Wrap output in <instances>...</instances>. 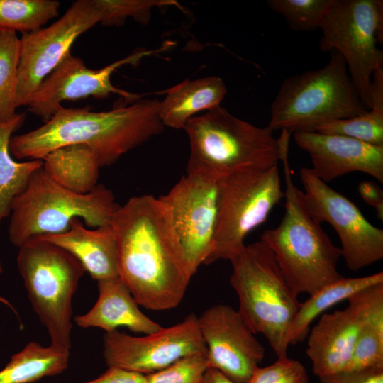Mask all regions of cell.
Wrapping results in <instances>:
<instances>
[{
  "mask_svg": "<svg viewBox=\"0 0 383 383\" xmlns=\"http://www.w3.org/2000/svg\"><path fill=\"white\" fill-rule=\"evenodd\" d=\"M84 383H146L145 375L116 367L109 369L99 377Z\"/></svg>",
  "mask_w": 383,
  "mask_h": 383,
  "instance_id": "cell-35",
  "label": "cell"
},
{
  "mask_svg": "<svg viewBox=\"0 0 383 383\" xmlns=\"http://www.w3.org/2000/svg\"><path fill=\"white\" fill-rule=\"evenodd\" d=\"M220 177L203 170L187 172L160 199L167 208L192 276L210 255L220 207Z\"/></svg>",
  "mask_w": 383,
  "mask_h": 383,
  "instance_id": "cell-12",
  "label": "cell"
},
{
  "mask_svg": "<svg viewBox=\"0 0 383 383\" xmlns=\"http://www.w3.org/2000/svg\"><path fill=\"white\" fill-rule=\"evenodd\" d=\"M382 283V271L360 277H342L310 295L301 302L290 324L286 338L288 346L306 338L311 323L328 309L368 287Z\"/></svg>",
  "mask_w": 383,
  "mask_h": 383,
  "instance_id": "cell-22",
  "label": "cell"
},
{
  "mask_svg": "<svg viewBox=\"0 0 383 383\" xmlns=\"http://www.w3.org/2000/svg\"><path fill=\"white\" fill-rule=\"evenodd\" d=\"M162 50H141L99 70L88 68L81 58L70 52L40 84L28 105L29 111L45 123L65 101L89 96L104 99L113 94L123 98L126 104H133L143 95L113 86L111 80L112 74L123 65H137L145 57Z\"/></svg>",
  "mask_w": 383,
  "mask_h": 383,
  "instance_id": "cell-15",
  "label": "cell"
},
{
  "mask_svg": "<svg viewBox=\"0 0 383 383\" xmlns=\"http://www.w3.org/2000/svg\"><path fill=\"white\" fill-rule=\"evenodd\" d=\"M313 131L343 135L374 145H383V110L372 108L351 118L316 126Z\"/></svg>",
  "mask_w": 383,
  "mask_h": 383,
  "instance_id": "cell-29",
  "label": "cell"
},
{
  "mask_svg": "<svg viewBox=\"0 0 383 383\" xmlns=\"http://www.w3.org/2000/svg\"><path fill=\"white\" fill-rule=\"evenodd\" d=\"M321 383H383V364L319 377Z\"/></svg>",
  "mask_w": 383,
  "mask_h": 383,
  "instance_id": "cell-34",
  "label": "cell"
},
{
  "mask_svg": "<svg viewBox=\"0 0 383 383\" xmlns=\"http://www.w3.org/2000/svg\"><path fill=\"white\" fill-rule=\"evenodd\" d=\"M357 190L362 199L374 207L380 220L383 219V191L380 187L372 181H362Z\"/></svg>",
  "mask_w": 383,
  "mask_h": 383,
  "instance_id": "cell-36",
  "label": "cell"
},
{
  "mask_svg": "<svg viewBox=\"0 0 383 383\" xmlns=\"http://www.w3.org/2000/svg\"><path fill=\"white\" fill-rule=\"evenodd\" d=\"M0 302L5 304L7 306H9L18 316V313L16 311L14 307L9 303V301L8 300H6V299L3 298L1 296H0Z\"/></svg>",
  "mask_w": 383,
  "mask_h": 383,
  "instance_id": "cell-39",
  "label": "cell"
},
{
  "mask_svg": "<svg viewBox=\"0 0 383 383\" xmlns=\"http://www.w3.org/2000/svg\"><path fill=\"white\" fill-rule=\"evenodd\" d=\"M248 383H309V378L304 365L287 355L257 368Z\"/></svg>",
  "mask_w": 383,
  "mask_h": 383,
  "instance_id": "cell-33",
  "label": "cell"
},
{
  "mask_svg": "<svg viewBox=\"0 0 383 383\" xmlns=\"http://www.w3.org/2000/svg\"><path fill=\"white\" fill-rule=\"evenodd\" d=\"M202 383H236L218 370L214 368H208L205 372Z\"/></svg>",
  "mask_w": 383,
  "mask_h": 383,
  "instance_id": "cell-38",
  "label": "cell"
},
{
  "mask_svg": "<svg viewBox=\"0 0 383 383\" xmlns=\"http://www.w3.org/2000/svg\"><path fill=\"white\" fill-rule=\"evenodd\" d=\"M43 168L57 184L77 194H87L99 184L101 166L91 149L85 145L55 150L43 159Z\"/></svg>",
  "mask_w": 383,
  "mask_h": 383,
  "instance_id": "cell-23",
  "label": "cell"
},
{
  "mask_svg": "<svg viewBox=\"0 0 383 383\" xmlns=\"http://www.w3.org/2000/svg\"><path fill=\"white\" fill-rule=\"evenodd\" d=\"M206 355L184 356L161 370L146 374V383H202L208 369Z\"/></svg>",
  "mask_w": 383,
  "mask_h": 383,
  "instance_id": "cell-32",
  "label": "cell"
},
{
  "mask_svg": "<svg viewBox=\"0 0 383 383\" xmlns=\"http://www.w3.org/2000/svg\"><path fill=\"white\" fill-rule=\"evenodd\" d=\"M290 135L282 131L278 137L286 185L284 213L278 226L265 230L260 240L272 252L294 292L310 296L343 277L337 267L342 254L321 223L309 215L301 190L293 183L289 162Z\"/></svg>",
  "mask_w": 383,
  "mask_h": 383,
  "instance_id": "cell-3",
  "label": "cell"
},
{
  "mask_svg": "<svg viewBox=\"0 0 383 383\" xmlns=\"http://www.w3.org/2000/svg\"><path fill=\"white\" fill-rule=\"evenodd\" d=\"M383 298V283L348 299V305L324 313L308 333L306 353L318 378L347 371L360 328L374 304Z\"/></svg>",
  "mask_w": 383,
  "mask_h": 383,
  "instance_id": "cell-17",
  "label": "cell"
},
{
  "mask_svg": "<svg viewBox=\"0 0 383 383\" xmlns=\"http://www.w3.org/2000/svg\"><path fill=\"white\" fill-rule=\"evenodd\" d=\"M25 114L0 122V225L10 216L14 199L26 189L32 174L43 167V160L16 162L9 150L12 134L23 123Z\"/></svg>",
  "mask_w": 383,
  "mask_h": 383,
  "instance_id": "cell-24",
  "label": "cell"
},
{
  "mask_svg": "<svg viewBox=\"0 0 383 383\" xmlns=\"http://www.w3.org/2000/svg\"><path fill=\"white\" fill-rule=\"evenodd\" d=\"M2 272H3V267H2L1 263L0 262V274H1Z\"/></svg>",
  "mask_w": 383,
  "mask_h": 383,
  "instance_id": "cell-40",
  "label": "cell"
},
{
  "mask_svg": "<svg viewBox=\"0 0 383 383\" xmlns=\"http://www.w3.org/2000/svg\"><path fill=\"white\" fill-rule=\"evenodd\" d=\"M119 207L113 192L104 185L77 194L57 184L41 167L13 201L9 239L19 248L33 237L66 231L74 218L82 219L93 228L111 226Z\"/></svg>",
  "mask_w": 383,
  "mask_h": 383,
  "instance_id": "cell-5",
  "label": "cell"
},
{
  "mask_svg": "<svg viewBox=\"0 0 383 383\" xmlns=\"http://www.w3.org/2000/svg\"><path fill=\"white\" fill-rule=\"evenodd\" d=\"M104 357L109 367L144 375L164 369L177 360L193 354L207 355L198 317L184 319L152 333L136 337L115 330L104 335Z\"/></svg>",
  "mask_w": 383,
  "mask_h": 383,
  "instance_id": "cell-14",
  "label": "cell"
},
{
  "mask_svg": "<svg viewBox=\"0 0 383 383\" xmlns=\"http://www.w3.org/2000/svg\"><path fill=\"white\" fill-rule=\"evenodd\" d=\"M39 237L72 255L93 279L118 277L117 244L111 226L89 229L74 218L66 231Z\"/></svg>",
  "mask_w": 383,
  "mask_h": 383,
  "instance_id": "cell-20",
  "label": "cell"
},
{
  "mask_svg": "<svg viewBox=\"0 0 383 383\" xmlns=\"http://www.w3.org/2000/svg\"><path fill=\"white\" fill-rule=\"evenodd\" d=\"M184 129L190 147L187 172L203 170L222 177L268 168L280 159L273 131L243 121L221 106L193 116Z\"/></svg>",
  "mask_w": 383,
  "mask_h": 383,
  "instance_id": "cell-6",
  "label": "cell"
},
{
  "mask_svg": "<svg viewBox=\"0 0 383 383\" xmlns=\"http://www.w3.org/2000/svg\"><path fill=\"white\" fill-rule=\"evenodd\" d=\"M57 0H0V30L35 32L59 14Z\"/></svg>",
  "mask_w": 383,
  "mask_h": 383,
  "instance_id": "cell-26",
  "label": "cell"
},
{
  "mask_svg": "<svg viewBox=\"0 0 383 383\" xmlns=\"http://www.w3.org/2000/svg\"><path fill=\"white\" fill-rule=\"evenodd\" d=\"M293 137L309 155L313 173L324 182L360 172L383 183V145L316 131L295 132Z\"/></svg>",
  "mask_w": 383,
  "mask_h": 383,
  "instance_id": "cell-18",
  "label": "cell"
},
{
  "mask_svg": "<svg viewBox=\"0 0 383 383\" xmlns=\"http://www.w3.org/2000/svg\"><path fill=\"white\" fill-rule=\"evenodd\" d=\"M162 93L166 96L160 101L158 110L162 124L165 127L184 129L196 113L221 106L227 88L221 77L211 76L186 79Z\"/></svg>",
  "mask_w": 383,
  "mask_h": 383,
  "instance_id": "cell-21",
  "label": "cell"
},
{
  "mask_svg": "<svg viewBox=\"0 0 383 383\" xmlns=\"http://www.w3.org/2000/svg\"><path fill=\"white\" fill-rule=\"evenodd\" d=\"M303 204L309 215L327 222L339 238L346 267L357 272L383 258V230L374 226L346 196L320 179L309 167L299 170Z\"/></svg>",
  "mask_w": 383,
  "mask_h": 383,
  "instance_id": "cell-11",
  "label": "cell"
},
{
  "mask_svg": "<svg viewBox=\"0 0 383 383\" xmlns=\"http://www.w3.org/2000/svg\"><path fill=\"white\" fill-rule=\"evenodd\" d=\"M111 226L117 244L118 277L138 304L153 311L177 307L192 274L160 198H130L116 211Z\"/></svg>",
  "mask_w": 383,
  "mask_h": 383,
  "instance_id": "cell-1",
  "label": "cell"
},
{
  "mask_svg": "<svg viewBox=\"0 0 383 383\" xmlns=\"http://www.w3.org/2000/svg\"><path fill=\"white\" fill-rule=\"evenodd\" d=\"M99 296L93 307L74 320L82 328H99L106 333L119 326L130 331L150 334L162 326L145 315L119 277L97 282Z\"/></svg>",
  "mask_w": 383,
  "mask_h": 383,
  "instance_id": "cell-19",
  "label": "cell"
},
{
  "mask_svg": "<svg viewBox=\"0 0 383 383\" xmlns=\"http://www.w3.org/2000/svg\"><path fill=\"white\" fill-rule=\"evenodd\" d=\"M207 349L208 368L236 383H248L265 357V348L239 311L219 304L198 317Z\"/></svg>",
  "mask_w": 383,
  "mask_h": 383,
  "instance_id": "cell-16",
  "label": "cell"
},
{
  "mask_svg": "<svg viewBox=\"0 0 383 383\" xmlns=\"http://www.w3.org/2000/svg\"><path fill=\"white\" fill-rule=\"evenodd\" d=\"M159 104L157 99H140L104 111L62 106L43 126L11 137L9 150L18 160H43L55 150L82 144L91 149L101 167L109 166L163 131Z\"/></svg>",
  "mask_w": 383,
  "mask_h": 383,
  "instance_id": "cell-2",
  "label": "cell"
},
{
  "mask_svg": "<svg viewBox=\"0 0 383 383\" xmlns=\"http://www.w3.org/2000/svg\"><path fill=\"white\" fill-rule=\"evenodd\" d=\"M284 197L278 165L220 178L216 233L204 265L229 260L245 245V238L263 223Z\"/></svg>",
  "mask_w": 383,
  "mask_h": 383,
  "instance_id": "cell-10",
  "label": "cell"
},
{
  "mask_svg": "<svg viewBox=\"0 0 383 383\" xmlns=\"http://www.w3.org/2000/svg\"><path fill=\"white\" fill-rule=\"evenodd\" d=\"M19 38L16 32L0 30V122L16 114Z\"/></svg>",
  "mask_w": 383,
  "mask_h": 383,
  "instance_id": "cell-27",
  "label": "cell"
},
{
  "mask_svg": "<svg viewBox=\"0 0 383 383\" xmlns=\"http://www.w3.org/2000/svg\"><path fill=\"white\" fill-rule=\"evenodd\" d=\"M334 0H268L267 4L284 18L295 32L313 31L320 26Z\"/></svg>",
  "mask_w": 383,
  "mask_h": 383,
  "instance_id": "cell-30",
  "label": "cell"
},
{
  "mask_svg": "<svg viewBox=\"0 0 383 383\" xmlns=\"http://www.w3.org/2000/svg\"><path fill=\"white\" fill-rule=\"evenodd\" d=\"M69 359L70 350L30 342L0 370V383H31L60 374L67 369Z\"/></svg>",
  "mask_w": 383,
  "mask_h": 383,
  "instance_id": "cell-25",
  "label": "cell"
},
{
  "mask_svg": "<svg viewBox=\"0 0 383 383\" xmlns=\"http://www.w3.org/2000/svg\"><path fill=\"white\" fill-rule=\"evenodd\" d=\"M372 108L383 110V67L377 68L372 76Z\"/></svg>",
  "mask_w": 383,
  "mask_h": 383,
  "instance_id": "cell-37",
  "label": "cell"
},
{
  "mask_svg": "<svg viewBox=\"0 0 383 383\" xmlns=\"http://www.w3.org/2000/svg\"><path fill=\"white\" fill-rule=\"evenodd\" d=\"M99 16V23L104 26H122L128 18L146 26L155 7L182 6L175 0H93Z\"/></svg>",
  "mask_w": 383,
  "mask_h": 383,
  "instance_id": "cell-31",
  "label": "cell"
},
{
  "mask_svg": "<svg viewBox=\"0 0 383 383\" xmlns=\"http://www.w3.org/2000/svg\"><path fill=\"white\" fill-rule=\"evenodd\" d=\"M319 48L338 51L367 109H370L374 72L383 67L382 0H334L320 28Z\"/></svg>",
  "mask_w": 383,
  "mask_h": 383,
  "instance_id": "cell-9",
  "label": "cell"
},
{
  "mask_svg": "<svg viewBox=\"0 0 383 383\" xmlns=\"http://www.w3.org/2000/svg\"><path fill=\"white\" fill-rule=\"evenodd\" d=\"M228 260L238 311L255 334L267 339L277 357L287 356V335L301 302L272 252L259 240L245 245Z\"/></svg>",
  "mask_w": 383,
  "mask_h": 383,
  "instance_id": "cell-4",
  "label": "cell"
},
{
  "mask_svg": "<svg viewBox=\"0 0 383 383\" xmlns=\"http://www.w3.org/2000/svg\"><path fill=\"white\" fill-rule=\"evenodd\" d=\"M383 364V298L373 306L359 332L347 371Z\"/></svg>",
  "mask_w": 383,
  "mask_h": 383,
  "instance_id": "cell-28",
  "label": "cell"
},
{
  "mask_svg": "<svg viewBox=\"0 0 383 383\" xmlns=\"http://www.w3.org/2000/svg\"><path fill=\"white\" fill-rule=\"evenodd\" d=\"M322 67L286 78L271 106L267 127L294 133L313 131L328 121L351 118L368 109L350 79L345 62L336 50Z\"/></svg>",
  "mask_w": 383,
  "mask_h": 383,
  "instance_id": "cell-7",
  "label": "cell"
},
{
  "mask_svg": "<svg viewBox=\"0 0 383 383\" xmlns=\"http://www.w3.org/2000/svg\"><path fill=\"white\" fill-rule=\"evenodd\" d=\"M18 248V270L50 345L70 350L72 298L85 270L70 252L39 236Z\"/></svg>",
  "mask_w": 383,
  "mask_h": 383,
  "instance_id": "cell-8",
  "label": "cell"
},
{
  "mask_svg": "<svg viewBox=\"0 0 383 383\" xmlns=\"http://www.w3.org/2000/svg\"><path fill=\"white\" fill-rule=\"evenodd\" d=\"M93 0L74 1L55 22L19 38L16 107L28 106L43 81L70 53L77 38L99 23Z\"/></svg>",
  "mask_w": 383,
  "mask_h": 383,
  "instance_id": "cell-13",
  "label": "cell"
}]
</instances>
